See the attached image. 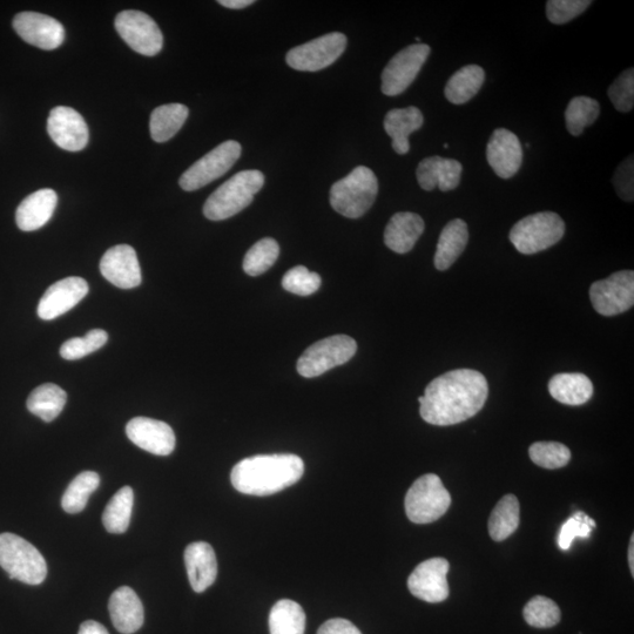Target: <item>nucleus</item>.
I'll list each match as a JSON object with an SVG mask.
<instances>
[{
	"mask_svg": "<svg viewBox=\"0 0 634 634\" xmlns=\"http://www.w3.org/2000/svg\"><path fill=\"white\" fill-rule=\"evenodd\" d=\"M488 395L483 374L471 369L453 370L428 384L426 393L418 399L420 414L433 426H455L480 413Z\"/></svg>",
	"mask_w": 634,
	"mask_h": 634,
	"instance_id": "1",
	"label": "nucleus"
},
{
	"mask_svg": "<svg viewBox=\"0 0 634 634\" xmlns=\"http://www.w3.org/2000/svg\"><path fill=\"white\" fill-rule=\"evenodd\" d=\"M305 463L293 454L258 455L245 458L232 470L233 487L241 494L269 496L298 483Z\"/></svg>",
	"mask_w": 634,
	"mask_h": 634,
	"instance_id": "2",
	"label": "nucleus"
},
{
	"mask_svg": "<svg viewBox=\"0 0 634 634\" xmlns=\"http://www.w3.org/2000/svg\"><path fill=\"white\" fill-rule=\"evenodd\" d=\"M379 181L368 167L359 166L330 190V205L343 217L359 219L374 205Z\"/></svg>",
	"mask_w": 634,
	"mask_h": 634,
	"instance_id": "3",
	"label": "nucleus"
},
{
	"mask_svg": "<svg viewBox=\"0 0 634 634\" xmlns=\"http://www.w3.org/2000/svg\"><path fill=\"white\" fill-rule=\"evenodd\" d=\"M265 184V177L260 171H244L221 185L204 206V214L208 220L222 221L234 217L252 204L254 195Z\"/></svg>",
	"mask_w": 634,
	"mask_h": 634,
	"instance_id": "4",
	"label": "nucleus"
},
{
	"mask_svg": "<svg viewBox=\"0 0 634 634\" xmlns=\"http://www.w3.org/2000/svg\"><path fill=\"white\" fill-rule=\"evenodd\" d=\"M0 566L24 584H42L47 576L45 558L36 546L9 532L0 535Z\"/></svg>",
	"mask_w": 634,
	"mask_h": 634,
	"instance_id": "5",
	"label": "nucleus"
},
{
	"mask_svg": "<svg viewBox=\"0 0 634 634\" xmlns=\"http://www.w3.org/2000/svg\"><path fill=\"white\" fill-rule=\"evenodd\" d=\"M564 234L565 224L557 213L541 212L519 220L509 238L519 253L532 255L555 246Z\"/></svg>",
	"mask_w": 634,
	"mask_h": 634,
	"instance_id": "6",
	"label": "nucleus"
},
{
	"mask_svg": "<svg viewBox=\"0 0 634 634\" xmlns=\"http://www.w3.org/2000/svg\"><path fill=\"white\" fill-rule=\"evenodd\" d=\"M451 505L449 491L441 478L434 474L417 478L407 492L404 507L407 516L415 524H430L445 515Z\"/></svg>",
	"mask_w": 634,
	"mask_h": 634,
	"instance_id": "7",
	"label": "nucleus"
},
{
	"mask_svg": "<svg viewBox=\"0 0 634 634\" xmlns=\"http://www.w3.org/2000/svg\"><path fill=\"white\" fill-rule=\"evenodd\" d=\"M356 350L357 343L352 337L330 336L310 346L301 355L296 368L301 376L313 379L352 360Z\"/></svg>",
	"mask_w": 634,
	"mask_h": 634,
	"instance_id": "8",
	"label": "nucleus"
},
{
	"mask_svg": "<svg viewBox=\"0 0 634 634\" xmlns=\"http://www.w3.org/2000/svg\"><path fill=\"white\" fill-rule=\"evenodd\" d=\"M240 157L241 145L238 141H225L181 175L180 187L186 192L198 191L231 170Z\"/></svg>",
	"mask_w": 634,
	"mask_h": 634,
	"instance_id": "9",
	"label": "nucleus"
},
{
	"mask_svg": "<svg viewBox=\"0 0 634 634\" xmlns=\"http://www.w3.org/2000/svg\"><path fill=\"white\" fill-rule=\"evenodd\" d=\"M347 47V37L340 32L312 40L287 53V64L294 70L316 72L326 69L339 59Z\"/></svg>",
	"mask_w": 634,
	"mask_h": 634,
	"instance_id": "10",
	"label": "nucleus"
},
{
	"mask_svg": "<svg viewBox=\"0 0 634 634\" xmlns=\"http://www.w3.org/2000/svg\"><path fill=\"white\" fill-rule=\"evenodd\" d=\"M590 300L596 312L603 316L627 312L634 303V272H617L605 280L593 283Z\"/></svg>",
	"mask_w": 634,
	"mask_h": 634,
	"instance_id": "11",
	"label": "nucleus"
},
{
	"mask_svg": "<svg viewBox=\"0 0 634 634\" xmlns=\"http://www.w3.org/2000/svg\"><path fill=\"white\" fill-rule=\"evenodd\" d=\"M426 44H414L397 53L382 73V92L388 97L400 96L414 83L430 55Z\"/></svg>",
	"mask_w": 634,
	"mask_h": 634,
	"instance_id": "12",
	"label": "nucleus"
},
{
	"mask_svg": "<svg viewBox=\"0 0 634 634\" xmlns=\"http://www.w3.org/2000/svg\"><path fill=\"white\" fill-rule=\"evenodd\" d=\"M116 29L132 50L153 57L163 50L164 36L157 23L140 11H123L116 18Z\"/></svg>",
	"mask_w": 634,
	"mask_h": 634,
	"instance_id": "13",
	"label": "nucleus"
},
{
	"mask_svg": "<svg viewBox=\"0 0 634 634\" xmlns=\"http://www.w3.org/2000/svg\"><path fill=\"white\" fill-rule=\"evenodd\" d=\"M450 564L444 558H431L417 565L408 579L411 595L427 603H442L449 597L447 575Z\"/></svg>",
	"mask_w": 634,
	"mask_h": 634,
	"instance_id": "14",
	"label": "nucleus"
},
{
	"mask_svg": "<svg viewBox=\"0 0 634 634\" xmlns=\"http://www.w3.org/2000/svg\"><path fill=\"white\" fill-rule=\"evenodd\" d=\"M13 29L26 43L45 51L58 49L65 39L64 26L57 19L37 12L18 13Z\"/></svg>",
	"mask_w": 634,
	"mask_h": 634,
	"instance_id": "15",
	"label": "nucleus"
},
{
	"mask_svg": "<svg viewBox=\"0 0 634 634\" xmlns=\"http://www.w3.org/2000/svg\"><path fill=\"white\" fill-rule=\"evenodd\" d=\"M47 132L55 144L65 151L79 152L89 144V127L71 107L58 106L51 111Z\"/></svg>",
	"mask_w": 634,
	"mask_h": 634,
	"instance_id": "16",
	"label": "nucleus"
},
{
	"mask_svg": "<svg viewBox=\"0 0 634 634\" xmlns=\"http://www.w3.org/2000/svg\"><path fill=\"white\" fill-rule=\"evenodd\" d=\"M89 290V283L77 276L56 282L40 299L38 316L45 321L57 319L83 301Z\"/></svg>",
	"mask_w": 634,
	"mask_h": 634,
	"instance_id": "17",
	"label": "nucleus"
},
{
	"mask_svg": "<svg viewBox=\"0 0 634 634\" xmlns=\"http://www.w3.org/2000/svg\"><path fill=\"white\" fill-rule=\"evenodd\" d=\"M126 435L137 447L157 456L171 455L177 443L167 423L148 417H136L128 422Z\"/></svg>",
	"mask_w": 634,
	"mask_h": 634,
	"instance_id": "18",
	"label": "nucleus"
},
{
	"mask_svg": "<svg viewBox=\"0 0 634 634\" xmlns=\"http://www.w3.org/2000/svg\"><path fill=\"white\" fill-rule=\"evenodd\" d=\"M100 272L113 286L121 289L137 288L143 280L137 253L128 245L110 248L100 261Z\"/></svg>",
	"mask_w": 634,
	"mask_h": 634,
	"instance_id": "19",
	"label": "nucleus"
},
{
	"mask_svg": "<svg viewBox=\"0 0 634 634\" xmlns=\"http://www.w3.org/2000/svg\"><path fill=\"white\" fill-rule=\"evenodd\" d=\"M487 159L499 178L515 177L523 164L521 141L507 128H497L487 146Z\"/></svg>",
	"mask_w": 634,
	"mask_h": 634,
	"instance_id": "20",
	"label": "nucleus"
},
{
	"mask_svg": "<svg viewBox=\"0 0 634 634\" xmlns=\"http://www.w3.org/2000/svg\"><path fill=\"white\" fill-rule=\"evenodd\" d=\"M462 172L460 161L430 157L418 165L416 177L424 191H434L438 187L442 192H450L460 185Z\"/></svg>",
	"mask_w": 634,
	"mask_h": 634,
	"instance_id": "21",
	"label": "nucleus"
},
{
	"mask_svg": "<svg viewBox=\"0 0 634 634\" xmlns=\"http://www.w3.org/2000/svg\"><path fill=\"white\" fill-rule=\"evenodd\" d=\"M188 579L195 592H205L218 576V562L214 549L205 542L192 543L185 550Z\"/></svg>",
	"mask_w": 634,
	"mask_h": 634,
	"instance_id": "22",
	"label": "nucleus"
},
{
	"mask_svg": "<svg viewBox=\"0 0 634 634\" xmlns=\"http://www.w3.org/2000/svg\"><path fill=\"white\" fill-rule=\"evenodd\" d=\"M57 204L58 195L49 188L30 194L17 208V226L24 232L38 231L51 220Z\"/></svg>",
	"mask_w": 634,
	"mask_h": 634,
	"instance_id": "23",
	"label": "nucleus"
},
{
	"mask_svg": "<svg viewBox=\"0 0 634 634\" xmlns=\"http://www.w3.org/2000/svg\"><path fill=\"white\" fill-rule=\"evenodd\" d=\"M109 610L112 623L120 633H136L144 625L143 603L137 593L127 586L112 593Z\"/></svg>",
	"mask_w": 634,
	"mask_h": 634,
	"instance_id": "24",
	"label": "nucleus"
},
{
	"mask_svg": "<svg viewBox=\"0 0 634 634\" xmlns=\"http://www.w3.org/2000/svg\"><path fill=\"white\" fill-rule=\"evenodd\" d=\"M424 228L426 225L420 215L411 212L396 213L384 231V244L395 253H409L421 238Z\"/></svg>",
	"mask_w": 634,
	"mask_h": 634,
	"instance_id": "25",
	"label": "nucleus"
},
{
	"mask_svg": "<svg viewBox=\"0 0 634 634\" xmlns=\"http://www.w3.org/2000/svg\"><path fill=\"white\" fill-rule=\"evenodd\" d=\"M423 123V114L415 106L395 109L387 113L384 118V130L393 140V148L397 154L404 155L410 151L409 136L420 130Z\"/></svg>",
	"mask_w": 634,
	"mask_h": 634,
	"instance_id": "26",
	"label": "nucleus"
},
{
	"mask_svg": "<svg viewBox=\"0 0 634 634\" xmlns=\"http://www.w3.org/2000/svg\"><path fill=\"white\" fill-rule=\"evenodd\" d=\"M469 241L468 225L461 219L450 221L438 239L435 267L438 271H447L460 258Z\"/></svg>",
	"mask_w": 634,
	"mask_h": 634,
	"instance_id": "27",
	"label": "nucleus"
},
{
	"mask_svg": "<svg viewBox=\"0 0 634 634\" xmlns=\"http://www.w3.org/2000/svg\"><path fill=\"white\" fill-rule=\"evenodd\" d=\"M549 391L553 399L566 406H583L593 396V384L583 374H558L549 382Z\"/></svg>",
	"mask_w": 634,
	"mask_h": 634,
	"instance_id": "28",
	"label": "nucleus"
},
{
	"mask_svg": "<svg viewBox=\"0 0 634 634\" xmlns=\"http://www.w3.org/2000/svg\"><path fill=\"white\" fill-rule=\"evenodd\" d=\"M485 72L481 66L468 65L458 70L449 79L444 94L451 104L463 105L474 98L482 89Z\"/></svg>",
	"mask_w": 634,
	"mask_h": 634,
	"instance_id": "29",
	"label": "nucleus"
},
{
	"mask_svg": "<svg viewBox=\"0 0 634 634\" xmlns=\"http://www.w3.org/2000/svg\"><path fill=\"white\" fill-rule=\"evenodd\" d=\"M67 401L65 390L53 383H45L32 391L29 396L28 409L44 422L55 421L62 414Z\"/></svg>",
	"mask_w": 634,
	"mask_h": 634,
	"instance_id": "30",
	"label": "nucleus"
},
{
	"mask_svg": "<svg viewBox=\"0 0 634 634\" xmlns=\"http://www.w3.org/2000/svg\"><path fill=\"white\" fill-rule=\"evenodd\" d=\"M187 107L182 104L159 106L152 112L150 121L151 136L157 143H166L177 134L188 118Z\"/></svg>",
	"mask_w": 634,
	"mask_h": 634,
	"instance_id": "31",
	"label": "nucleus"
},
{
	"mask_svg": "<svg viewBox=\"0 0 634 634\" xmlns=\"http://www.w3.org/2000/svg\"><path fill=\"white\" fill-rule=\"evenodd\" d=\"M306 613L294 600L282 599L269 613L271 634H305Z\"/></svg>",
	"mask_w": 634,
	"mask_h": 634,
	"instance_id": "32",
	"label": "nucleus"
},
{
	"mask_svg": "<svg viewBox=\"0 0 634 634\" xmlns=\"http://www.w3.org/2000/svg\"><path fill=\"white\" fill-rule=\"evenodd\" d=\"M519 525V502L515 495L504 496L489 518V535L495 542H503L514 535Z\"/></svg>",
	"mask_w": 634,
	"mask_h": 634,
	"instance_id": "33",
	"label": "nucleus"
},
{
	"mask_svg": "<svg viewBox=\"0 0 634 634\" xmlns=\"http://www.w3.org/2000/svg\"><path fill=\"white\" fill-rule=\"evenodd\" d=\"M134 503V492L131 487L121 488L114 495L104 511L103 523L110 534H124L130 526Z\"/></svg>",
	"mask_w": 634,
	"mask_h": 634,
	"instance_id": "34",
	"label": "nucleus"
},
{
	"mask_svg": "<svg viewBox=\"0 0 634 634\" xmlns=\"http://www.w3.org/2000/svg\"><path fill=\"white\" fill-rule=\"evenodd\" d=\"M100 476L94 471L79 474L66 489L62 499V507L67 514L76 515L82 512L89 502L90 496L99 488Z\"/></svg>",
	"mask_w": 634,
	"mask_h": 634,
	"instance_id": "35",
	"label": "nucleus"
},
{
	"mask_svg": "<svg viewBox=\"0 0 634 634\" xmlns=\"http://www.w3.org/2000/svg\"><path fill=\"white\" fill-rule=\"evenodd\" d=\"M599 114L600 105L597 100L589 97L573 98L565 111L566 128L571 136L578 137L585 127L595 123Z\"/></svg>",
	"mask_w": 634,
	"mask_h": 634,
	"instance_id": "36",
	"label": "nucleus"
},
{
	"mask_svg": "<svg viewBox=\"0 0 634 634\" xmlns=\"http://www.w3.org/2000/svg\"><path fill=\"white\" fill-rule=\"evenodd\" d=\"M280 255L278 242L271 238L262 239L249 249L244 260V271L249 276H259L272 268Z\"/></svg>",
	"mask_w": 634,
	"mask_h": 634,
	"instance_id": "37",
	"label": "nucleus"
},
{
	"mask_svg": "<svg viewBox=\"0 0 634 634\" xmlns=\"http://www.w3.org/2000/svg\"><path fill=\"white\" fill-rule=\"evenodd\" d=\"M559 606L550 598L536 596L524 607V619L536 629H550L561 622Z\"/></svg>",
	"mask_w": 634,
	"mask_h": 634,
	"instance_id": "38",
	"label": "nucleus"
},
{
	"mask_svg": "<svg viewBox=\"0 0 634 634\" xmlns=\"http://www.w3.org/2000/svg\"><path fill=\"white\" fill-rule=\"evenodd\" d=\"M531 461L538 467L555 470L564 468L571 460V451L558 442H537L529 449Z\"/></svg>",
	"mask_w": 634,
	"mask_h": 634,
	"instance_id": "39",
	"label": "nucleus"
},
{
	"mask_svg": "<svg viewBox=\"0 0 634 634\" xmlns=\"http://www.w3.org/2000/svg\"><path fill=\"white\" fill-rule=\"evenodd\" d=\"M109 335L103 329H93L84 337H73L60 348V355L67 361L83 359V357L103 348Z\"/></svg>",
	"mask_w": 634,
	"mask_h": 634,
	"instance_id": "40",
	"label": "nucleus"
},
{
	"mask_svg": "<svg viewBox=\"0 0 634 634\" xmlns=\"http://www.w3.org/2000/svg\"><path fill=\"white\" fill-rule=\"evenodd\" d=\"M282 287L285 288L287 292L295 295H313L321 287V276L309 272L306 267L296 266L289 269L285 276H283Z\"/></svg>",
	"mask_w": 634,
	"mask_h": 634,
	"instance_id": "41",
	"label": "nucleus"
},
{
	"mask_svg": "<svg viewBox=\"0 0 634 634\" xmlns=\"http://www.w3.org/2000/svg\"><path fill=\"white\" fill-rule=\"evenodd\" d=\"M595 528L596 522L592 518L584 514V512H576L563 524L561 532H559V548L564 551L569 550L576 538H589L592 529Z\"/></svg>",
	"mask_w": 634,
	"mask_h": 634,
	"instance_id": "42",
	"label": "nucleus"
},
{
	"mask_svg": "<svg viewBox=\"0 0 634 634\" xmlns=\"http://www.w3.org/2000/svg\"><path fill=\"white\" fill-rule=\"evenodd\" d=\"M591 4L590 0H549L546 16L552 24H566L582 15Z\"/></svg>",
	"mask_w": 634,
	"mask_h": 634,
	"instance_id": "43",
	"label": "nucleus"
},
{
	"mask_svg": "<svg viewBox=\"0 0 634 634\" xmlns=\"http://www.w3.org/2000/svg\"><path fill=\"white\" fill-rule=\"evenodd\" d=\"M609 98L619 112H630L634 105V70L629 69L609 87Z\"/></svg>",
	"mask_w": 634,
	"mask_h": 634,
	"instance_id": "44",
	"label": "nucleus"
},
{
	"mask_svg": "<svg viewBox=\"0 0 634 634\" xmlns=\"http://www.w3.org/2000/svg\"><path fill=\"white\" fill-rule=\"evenodd\" d=\"M634 163L633 155L627 158L622 165H619L613 177V184H615L617 194L619 198L627 202H632L634 199Z\"/></svg>",
	"mask_w": 634,
	"mask_h": 634,
	"instance_id": "45",
	"label": "nucleus"
},
{
	"mask_svg": "<svg viewBox=\"0 0 634 634\" xmlns=\"http://www.w3.org/2000/svg\"><path fill=\"white\" fill-rule=\"evenodd\" d=\"M317 634H362L359 629L347 619H330L323 624Z\"/></svg>",
	"mask_w": 634,
	"mask_h": 634,
	"instance_id": "46",
	"label": "nucleus"
},
{
	"mask_svg": "<svg viewBox=\"0 0 634 634\" xmlns=\"http://www.w3.org/2000/svg\"><path fill=\"white\" fill-rule=\"evenodd\" d=\"M78 634H110L109 631L106 630L104 625H101L98 622H94V620H87V622L83 623L80 626Z\"/></svg>",
	"mask_w": 634,
	"mask_h": 634,
	"instance_id": "47",
	"label": "nucleus"
},
{
	"mask_svg": "<svg viewBox=\"0 0 634 634\" xmlns=\"http://www.w3.org/2000/svg\"><path fill=\"white\" fill-rule=\"evenodd\" d=\"M219 4L228 9L240 10L254 4V0H220Z\"/></svg>",
	"mask_w": 634,
	"mask_h": 634,
	"instance_id": "48",
	"label": "nucleus"
},
{
	"mask_svg": "<svg viewBox=\"0 0 634 634\" xmlns=\"http://www.w3.org/2000/svg\"><path fill=\"white\" fill-rule=\"evenodd\" d=\"M634 536L631 537V543L629 548V565L631 570V575L634 577Z\"/></svg>",
	"mask_w": 634,
	"mask_h": 634,
	"instance_id": "49",
	"label": "nucleus"
},
{
	"mask_svg": "<svg viewBox=\"0 0 634 634\" xmlns=\"http://www.w3.org/2000/svg\"><path fill=\"white\" fill-rule=\"evenodd\" d=\"M448 147H449L448 144H444L445 150H448Z\"/></svg>",
	"mask_w": 634,
	"mask_h": 634,
	"instance_id": "50",
	"label": "nucleus"
}]
</instances>
